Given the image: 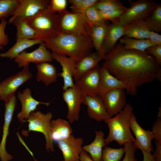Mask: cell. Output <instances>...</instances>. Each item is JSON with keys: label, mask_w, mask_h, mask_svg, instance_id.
Returning <instances> with one entry per match:
<instances>
[{"label": "cell", "mask_w": 161, "mask_h": 161, "mask_svg": "<svg viewBox=\"0 0 161 161\" xmlns=\"http://www.w3.org/2000/svg\"><path fill=\"white\" fill-rule=\"evenodd\" d=\"M102 66L126 86L128 94H136L137 88L151 83L161 70L155 58L146 51L125 50L116 44L105 55Z\"/></svg>", "instance_id": "1"}, {"label": "cell", "mask_w": 161, "mask_h": 161, "mask_svg": "<svg viewBox=\"0 0 161 161\" xmlns=\"http://www.w3.org/2000/svg\"><path fill=\"white\" fill-rule=\"evenodd\" d=\"M47 49L58 54L67 55L76 61L92 52L93 45L90 35L58 32L45 40Z\"/></svg>", "instance_id": "2"}, {"label": "cell", "mask_w": 161, "mask_h": 161, "mask_svg": "<svg viewBox=\"0 0 161 161\" xmlns=\"http://www.w3.org/2000/svg\"><path fill=\"white\" fill-rule=\"evenodd\" d=\"M133 107L126 104L123 109L113 117L105 120L104 122L109 128V134L105 139L106 146L115 141L120 145L126 143H134L135 138L130 131V118L133 113Z\"/></svg>", "instance_id": "3"}, {"label": "cell", "mask_w": 161, "mask_h": 161, "mask_svg": "<svg viewBox=\"0 0 161 161\" xmlns=\"http://www.w3.org/2000/svg\"><path fill=\"white\" fill-rule=\"evenodd\" d=\"M26 20L36 32L37 39L44 41L46 39L59 32L58 14L51 11L48 8Z\"/></svg>", "instance_id": "4"}, {"label": "cell", "mask_w": 161, "mask_h": 161, "mask_svg": "<svg viewBox=\"0 0 161 161\" xmlns=\"http://www.w3.org/2000/svg\"><path fill=\"white\" fill-rule=\"evenodd\" d=\"M58 14L59 32L90 35L91 28L84 15L66 10Z\"/></svg>", "instance_id": "5"}, {"label": "cell", "mask_w": 161, "mask_h": 161, "mask_svg": "<svg viewBox=\"0 0 161 161\" xmlns=\"http://www.w3.org/2000/svg\"><path fill=\"white\" fill-rule=\"evenodd\" d=\"M52 117L51 112L46 114L39 111L32 112L25 121L28 123V130L23 132L25 135L30 131L42 133L46 140L45 149L48 152H54V142L51 136V123Z\"/></svg>", "instance_id": "6"}, {"label": "cell", "mask_w": 161, "mask_h": 161, "mask_svg": "<svg viewBox=\"0 0 161 161\" xmlns=\"http://www.w3.org/2000/svg\"><path fill=\"white\" fill-rule=\"evenodd\" d=\"M130 7L119 18V23L125 26L134 21L144 20L157 4L152 0H129Z\"/></svg>", "instance_id": "7"}, {"label": "cell", "mask_w": 161, "mask_h": 161, "mask_svg": "<svg viewBox=\"0 0 161 161\" xmlns=\"http://www.w3.org/2000/svg\"><path fill=\"white\" fill-rule=\"evenodd\" d=\"M33 77L28 66L15 75L5 79L0 83V100L6 101L13 95L18 88Z\"/></svg>", "instance_id": "8"}, {"label": "cell", "mask_w": 161, "mask_h": 161, "mask_svg": "<svg viewBox=\"0 0 161 161\" xmlns=\"http://www.w3.org/2000/svg\"><path fill=\"white\" fill-rule=\"evenodd\" d=\"M50 0H18L17 7L7 23L16 17L27 20L48 8Z\"/></svg>", "instance_id": "9"}, {"label": "cell", "mask_w": 161, "mask_h": 161, "mask_svg": "<svg viewBox=\"0 0 161 161\" xmlns=\"http://www.w3.org/2000/svg\"><path fill=\"white\" fill-rule=\"evenodd\" d=\"M4 121L3 127L2 138L0 143V159L1 161H9L13 157L7 151L6 145L7 139L9 134V129L15 109L17 100L15 94L4 101Z\"/></svg>", "instance_id": "10"}, {"label": "cell", "mask_w": 161, "mask_h": 161, "mask_svg": "<svg viewBox=\"0 0 161 161\" xmlns=\"http://www.w3.org/2000/svg\"><path fill=\"white\" fill-rule=\"evenodd\" d=\"M53 60L51 53L43 42L37 49L32 52L23 51L14 59V61L19 67L23 68L28 66L30 63L37 65L43 62H51Z\"/></svg>", "instance_id": "11"}, {"label": "cell", "mask_w": 161, "mask_h": 161, "mask_svg": "<svg viewBox=\"0 0 161 161\" xmlns=\"http://www.w3.org/2000/svg\"><path fill=\"white\" fill-rule=\"evenodd\" d=\"M84 96L75 83L73 87L69 88L63 93V98L68 108L66 118L72 123L79 119L81 105Z\"/></svg>", "instance_id": "12"}, {"label": "cell", "mask_w": 161, "mask_h": 161, "mask_svg": "<svg viewBox=\"0 0 161 161\" xmlns=\"http://www.w3.org/2000/svg\"><path fill=\"white\" fill-rule=\"evenodd\" d=\"M101 67L98 64L83 74L75 84L84 96L98 95L97 90L100 77Z\"/></svg>", "instance_id": "13"}, {"label": "cell", "mask_w": 161, "mask_h": 161, "mask_svg": "<svg viewBox=\"0 0 161 161\" xmlns=\"http://www.w3.org/2000/svg\"><path fill=\"white\" fill-rule=\"evenodd\" d=\"M129 126L135 137V141L133 143L135 148L149 152L152 151L151 141L154 137L151 131L146 130L142 128L133 113L130 118Z\"/></svg>", "instance_id": "14"}, {"label": "cell", "mask_w": 161, "mask_h": 161, "mask_svg": "<svg viewBox=\"0 0 161 161\" xmlns=\"http://www.w3.org/2000/svg\"><path fill=\"white\" fill-rule=\"evenodd\" d=\"M122 89H115L101 97L111 117L118 114L126 104V93Z\"/></svg>", "instance_id": "15"}, {"label": "cell", "mask_w": 161, "mask_h": 161, "mask_svg": "<svg viewBox=\"0 0 161 161\" xmlns=\"http://www.w3.org/2000/svg\"><path fill=\"white\" fill-rule=\"evenodd\" d=\"M83 139L72 134L68 138L58 142L64 161H80V156L83 150Z\"/></svg>", "instance_id": "16"}, {"label": "cell", "mask_w": 161, "mask_h": 161, "mask_svg": "<svg viewBox=\"0 0 161 161\" xmlns=\"http://www.w3.org/2000/svg\"><path fill=\"white\" fill-rule=\"evenodd\" d=\"M51 54L53 59L58 62L62 67V72L58 74L57 75L63 79V91H64L69 88L73 87L75 83L73 78L76 61L65 55L58 54L52 51Z\"/></svg>", "instance_id": "17"}, {"label": "cell", "mask_w": 161, "mask_h": 161, "mask_svg": "<svg viewBox=\"0 0 161 161\" xmlns=\"http://www.w3.org/2000/svg\"><path fill=\"white\" fill-rule=\"evenodd\" d=\"M32 92L30 88H26L22 92H19L17 97L21 105V109L17 115V117L20 123L25 122L27 120L31 113L37 109L38 105L40 104L48 106L49 103L40 102L34 99L31 95Z\"/></svg>", "instance_id": "18"}, {"label": "cell", "mask_w": 161, "mask_h": 161, "mask_svg": "<svg viewBox=\"0 0 161 161\" xmlns=\"http://www.w3.org/2000/svg\"><path fill=\"white\" fill-rule=\"evenodd\" d=\"M82 104L87 106L89 117L97 122L104 121L111 118L108 113L101 97L98 95L85 96Z\"/></svg>", "instance_id": "19"}, {"label": "cell", "mask_w": 161, "mask_h": 161, "mask_svg": "<svg viewBox=\"0 0 161 161\" xmlns=\"http://www.w3.org/2000/svg\"><path fill=\"white\" fill-rule=\"evenodd\" d=\"M105 55L101 52H92L81 60L76 61L73 77L75 82L83 74L95 66L101 60L104 59Z\"/></svg>", "instance_id": "20"}, {"label": "cell", "mask_w": 161, "mask_h": 161, "mask_svg": "<svg viewBox=\"0 0 161 161\" xmlns=\"http://www.w3.org/2000/svg\"><path fill=\"white\" fill-rule=\"evenodd\" d=\"M126 89L125 84L111 74L104 66L101 67L100 77L97 94L101 97L109 91L115 89Z\"/></svg>", "instance_id": "21"}, {"label": "cell", "mask_w": 161, "mask_h": 161, "mask_svg": "<svg viewBox=\"0 0 161 161\" xmlns=\"http://www.w3.org/2000/svg\"><path fill=\"white\" fill-rule=\"evenodd\" d=\"M124 27L119 21L110 24L102 47L101 52L105 55L108 53L116 44L118 40L124 35Z\"/></svg>", "instance_id": "22"}, {"label": "cell", "mask_w": 161, "mask_h": 161, "mask_svg": "<svg viewBox=\"0 0 161 161\" xmlns=\"http://www.w3.org/2000/svg\"><path fill=\"white\" fill-rule=\"evenodd\" d=\"M70 123L61 118L51 120V136L53 142L57 143L66 139L72 134V130Z\"/></svg>", "instance_id": "23"}, {"label": "cell", "mask_w": 161, "mask_h": 161, "mask_svg": "<svg viewBox=\"0 0 161 161\" xmlns=\"http://www.w3.org/2000/svg\"><path fill=\"white\" fill-rule=\"evenodd\" d=\"M36 80L42 82L46 86L57 81L58 75L55 66L49 62H45L36 65Z\"/></svg>", "instance_id": "24"}, {"label": "cell", "mask_w": 161, "mask_h": 161, "mask_svg": "<svg viewBox=\"0 0 161 161\" xmlns=\"http://www.w3.org/2000/svg\"><path fill=\"white\" fill-rule=\"evenodd\" d=\"M94 140L88 145L83 146V150L89 153L94 161H101L103 148L106 146L104 138V134L100 130L95 131Z\"/></svg>", "instance_id": "25"}, {"label": "cell", "mask_w": 161, "mask_h": 161, "mask_svg": "<svg viewBox=\"0 0 161 161\" xmlns=\"http://www.w3.org/2000/svg\"><path fill=\"white\" fill-rule=\"evenodd\" d=\"M16 40L15 44L7 51L0 53V57L9 58L10 60L14 59L25 49L44 42L41 40L28 39H20Z\"/></svg>", "instance_id": "26"}, {"label": "cell", "mask_w": 161, "mask_h": 161, "mask_svg": "<svg viewBox=\"0 0 161 161\" xmlns=\"http://www.w3.org/2000/svg\"><path fill=\"white\" fill-rule=\"evenodd\" d=\"M124 35L137 39H148L150 31L146 26L143 20L133 22L124 26Z\"/></svg>", "instance_id": "27"}, {"label": "cell", "mask_w": 161, "mask_h": 161, "mask_svg": "<svg viewBox=\"0 0 161 161\" xmlns=\"http://www.w3.org/2000/svg\"><path fill=\"white\" fill-rule=\"evenodd\" d=\"M110 25L108 21H103L101 23L91 28L90 36L94 47L96 51L101 52L103 44Z\"/></svg>", "instance_id": "28"}, {"label": "cell", "mask_w": 161, "mask_h": 161, "mask_svg": "<svg viewBox=\"0 0 161 161\" xmlns=\"http://www.w3.org/2000/svg\"><path fill=\"white\" fill-rule=\"evenodd\" d=\"M11 24L16 28V40L20 39H37L36 32L29 25L26 19L16 17L11 21L10 24Z\"/></svg>", "instance_id": "29"}, {"label": "cell", "mask_w": 161, "mask_h": 161, "mask_svg": "<svg viewBox=\"0 0 161 161\" xmlns=\"http://www.w3.org/2000/svg\"><path fill=\"white\" fill-rule=\"evenodd\" d=\"M119 42L125 50L145 51L148 47L156 46L148 39H137L125 36L121 38Z\"/></svg>", "instance_id": "30"}, {"label": "cell", "mask_w": 161, "mask_h": 161, "mask_svg": "<svg viewBox=\"0 0 161 161\" xmlns=\"http://www.w3.org/2000/svg\"><path fill=\"white\" fill-rule=\"evenodd\" d=\"M143 20L150 31L157 33L160 32L161 31V4H158Z\"/></svg>", "instance_id": "31"}, {"label": "cell", "mask_w": 161, "mask_h": 161, "mask_svg": "<svg viewBox=\"0 0 161 161\" xmlns=\"http://www.w3.org/2000/svg\"><path fill=\"white\" fill-rule=\"evenodd\" d=\"M18 3V0H0V21L12 15Z\"/></svg>", "instance_id": "32"}, {"label": "cell", "mask_w": 161, "mask_h": 161, "mask_svg": "<svg viewBox=\"0 0 161 161\" xmlns=\"http://www.w3.org/2000/svg\"><path fill=\"white\" fill-rule=\"evenodd\" d=\"M98 0H69L71 5L70 8L72 12L84 15L87 10L93 6Z\"/></svg>", "instance_id": "33"}, {"label": "cell", "mask_w": 161, "mask_h": 161, "mask_svg": "<svg viewBox=\"0 0 161 161\" xmlns=\"http://www.w3.org/2000/svg\"><path fill=\"white\" fill-rule=\"evenodd\" d=\"M125 152L124 147L114 148L106 146L102 151L103 161H119Z\"/></svg>", "instance_id": "34"}, {"label": "cell", "mask_w": 161, "mask_h": 161, "mask_svg": "<svg viewBox=\"0 0 161 161\" xmlns=\"http://www.w3.org/2000/svg\"><path fill=\"white\" fill-rule=\"evenodd\" d=\"M97 10H101L113 8L121 9L126 10L128 7L124 6L118 0H100L93 6Z\"/></svg>", "instance_id": "35"}, {"label": "cell", "mask_w": 161, "mask_h": 161, "mask_svg": "<svg viewBox=\"0 0 161 161\" xmlns=\"http://www.w3.org/2000/svg\"><path fill=\"white\" fill-rule=\"evenodd\" d=\"M126 10L118 9L113 8L99 10L101 19L104 21H110L112 23L118 21L119 18Z\"/></svg>", "instance_id": "36"}, {"label": "cell", "mask_w": 161, "mask_h": 161, "mask_svg": "<svg viewBox=\"0 0 161 161\" xmlns=\"http://www.w3.org/2000/svg\"><path fill=\"white\" fill-rule=\"evenodd\" d=\"M84 16L90 28L104 21L101 19L99 10L95 9L93 6L87 10Z\"/></svg>", "instance_id": "37"}, {"label": "cell", "mask_w": 161, "mask_h": 161, "mask_svg": "<svg viewBox=\"0 0 161 161\" xmlns=\"http://www.w3.org/2000/svg\"><path fill=\"white\" fill-rule=\"evenodd\" d=\"M67 4L66 0H51L48 9L52 12L60 13L66 10Z\"/></svg>", "instance_id": "38"}, {"label": "cell", "mask_w": 161, "mask_h": 161, "mask_svg": "<svg viewBox=\"0 0 161 161\" xmlns=\"http://www.w3.org/2000/svg\"><path fill=\"white\" fill-rule=\"evenodd\" d=\"M125 154L122 161H137L135 157L136 149L133 143H126L124 145Z\"/></svg>", "instance_id": "39"}, {"label": "cell", "mask_w": 161, "mask_h": 161, "mask_svg": "<svg viewBox=\"0 0 161 161\" xmlns=\"http://www.w3.org/2000/svg\"><path fill=\"white\" fill-rule=\"evenodd\" d=\"M7 23L6 20L0 22V50H2L4 47L7 46L9 42L8 34L5 32V30Z\"/></svg>", "instance_id": "40"}, {"label": "cell", "mask_w": 161, "mask_h": 161, "mask_svg": "<svg viewBox=\"0 0 161 161\" xmlns=\"http://www.w3.org/2000/svg\"><path fill=\"white\" fill-rule=\"evenodd\" d=\"M151 131L155 140L161 143V117L157 116L153 123Z\"/></svg>", "instance_id": "41"}, {"label": "cell", "mask_w": 161, "mask_h": 161, "mask_svg": "<svg viewBox=\"0 0 161 161\" xmlns=\"http://www.w3.org/2000/svg\"><path fill=\"white\" fill-rule=\"evenodd\" d=\"M146 51L152 55L160 65L161 64V45H156L148 48Z\"/></svg>", "instance_id": "42"}, {"label": "cell", "mask_w": 161, "mask_h": 161, "mask_svg": "<svg viewBox=\"0 0 161 161\" xmlns=\"http://www.w3.org/2000/svg\"><path fill=\"white\" fill-rule=\"evenodd\" d=\"M148 39L155 45H161V35L153 31H150Z\"/></svg>", "instance_id": "43"}, {"label": "cell", "mask_w": 161, "mask_h": 161, "mask_svg": "<svg viewBox=\"0 0 161 161\" xmlns=\"http://www.w3.org/2000/svg\"><path fill=\"white\" fill-rule=\"evenodd\" d=\"M156 144L154 156L156 161H161V143L155 140Z\"/></svg>", "instance_id": "44"}, {"label": "cell", "mask_w": 161, "mask_h": 161, "mask_svg": "<svg viewBox=\"0 0 161 161\" xmlns=\"http://www.w3.org/2000/svg\"><path fill=\"white\" fill-rule=\"evenodd\" d=\"M141 151L143 156V161H156L154 155H152L151 152L143 150Z\"/></svg>", "instance_id": "45"}, {"label": "cell", "mask_w": 161, "mask_h": 161, "mask_svg": "<svg viewBox=\"0 0 161 161\" xmlns=\"http://www.w3.org/2000/svg\"><path fill=\"white\" fill-rule=\"evenodd\" d=\"M80 161H94L87 152L83 150L80 156ZM101 161H103L102 160Z\"/></svg>", "instance_id": "46"}, {"label": "cell", "mask_w": 161, "mask_h": 161, "mask_svg": "<svg viewBox=\"0 0 161 161\" xmlns=\"http://www.w3.org/2000/svg\"><path fill=\"white\" fill-rule=\"evenodd\" d=\"M34 161H38L37 160H36L34 158Z\"/></svg>", "instance_id": "47"}, {"label": "cell", "mask_w": 161, "mask_h": 161, "mask_svg": "<svg viewBox=\"0 0 161 161\" xmlns=\"http://www.w3.org/2000/svg\"><path fill=\"white\" fill-rule=\"evenodd\" d=\"M64 161V160H63V161Z\"/></svg>", "instance_id": "48"}, {"label": "cell", "mask_w": 161, "mask_h": 161, "mask_svg": "<svg viewBox=\"0 0 161 161\" xmlns=\"http://www.w3.org/2000/svg\"></svg>", "instance_id": "49"}]
</instances>
